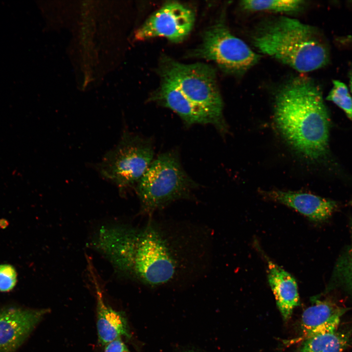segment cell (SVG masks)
<instances>
[{"mask_svg":"<svg viewBox=\"0 0 352 352\" xmlns=\"http://www.w3.org/2000/svg\"><path fill=\"white\" fill-rule=\"evenodd\" d=\"M159 73L161 78L172 82L190 100L226 127L222 98L211 66L203 63L183 64L166 57L161 62Z\"/></svg>","mask_w":352,"mask_h":352,"instance_id":"cell-6","label":"cell"},{"mask_svg":"<svg viewBox=\"0 0 352 352\" xmlns=\"http://www.w3.org/2000/svg\"><path fill=\"white\" fill-rule=\"evenodd\" d=\"M48 312L15 307L0 309V352H15Z\"/></svg>","mask_w":352,"mask_h":352,"instance_id":"cell-9","label":"cell"},{"mask_svg":"<svg viewBox=\"0 0 352 352\" xmlns=\"http://www.w3.org/2000/svg\"><path fill=\"white\" fill-rule=\"evenodd\" d=\"M349 204L352 206V200L349 202Z\"/></svg>","mask_w":352,"mask_h":352,"instance_id":"cell-22","label":"cell"},{"mask_svg":"<svg viewBox=\"0 0 352 352\" xmlns=\"http://www.w3.org/2000/svg\"><path fill=\"white\" fill-rule=\"evenodd\" d=\"M88 270L94 285L96 297V329L99 342L102 345L122 336L129 337L127 320L123 314L108 305L103 294L97 275L90 259L88 258Z\"/></svg>","mask_w":352,"mask_h":352,"instance_id":"cell-11","label":"cell"},{"mask_svg":"<svg viewBox=\"0 0 352 352\" xmlns=\"http://www.w3.org/2000/svg\"><path fill=\"white\" fill-rule=\"evenodd\" d=\"M197 187L177 153H162L154 159L136 185L141 213L150 216L172 202L189 198Z\"/></svg>","mask_w":352,"mask_h":352,"instance_id":"cell-4","label":"cell"},{"mask_svg":"<svg viewBox=\"0 0 352 352\" xmlns=\"http://www.w3.org/2000/svg\"><path fill=\"white\" fill-rule=\"evenodd\" d=\"M351 243L347 250L339 259L335 265L333 278L352 292V223Z\"/></svg>","mask_w":352,"mask_h":352,"instance_id":"cell-16","label":"cell"},{"mask_svg":"<svg viewBox=\"0 0 352 352\" xmlns=\"http://www.w3.org/2000/svg\"><path fill=\"white\" fill-rule=\"evenodd\" d=\"M326 99L335 104L352 120V97L344 83L339 80H333V87Z\"/></svg>","mask_w":352,"mask_h":352,"instance_id":"cell-17","label":"cell"},{"mask_svg":"<svg viewBox=\"0 0 352 352\" xmlns=\"http://www.w3.org/2000/svg\"><path fill=\"white\" fill-rule=\"evenodd\" d=\"M151 99L172 110L188 126L210 124L221 132L226 130V127L220 123L206 110L190 100L174 83L167 79L162 78L160 87Z\"/></svg>","mask_w":352,"mask_h":352,"instance_id":"cell-10","label":"cell"},{"mask_svg":"<svg viewBox=\"0 0 352 352\" xmlns=\"http://www.w3.org/2000/svg\"><path fill=\"white\" fill-rule=\"evenodd\" d=\"M275 119L283 137L303 155L317 159L327 153L330 118L312 80L297 77L281 88L275 98Z\"/></svg>","mask_w":352,"mask_h":352,"instance_id":"cell-2","label":"cell"},{"mask_svg":"<svg viewBox=\"0 0 352 352\" xmlns=\"http://www.w3.org/2000/svg\"><path fill=\"white\" fill-rule=\"evenodd\" d=\"M349 341V336L345 333L338 332L335 340L321 352H342Z\"/></svg>","mask_w":352,"mask_h":352,"instance_id":"cell-19","label":"cell"},{"mask_svg":"<svg viewBox=\"0 0 352 352\" xmlns=\"http://www.w3.org/2000/svg\"><path fill=\"white\" fill-rule=\"evenodd\" d=\"M194 22L195 14L190 8L177 2H169L137 29L135 38L141 41L163 37L172 42L179 43L189 34Z\"/></svg>","mask_w":352,"mask_h":352,"instance_id":"cell-8","label":"cell"},{"mask_svg":"<svg viewBox=\"0 0 352 352\" xmlns=\"http://www.w3.org/2000/svg\"><path fill=\"white\" fill-rule=\"evenodd\" d=\"M267 263V280L274 295L277 305L285 320L290 316L299 304L298 286L293 276L264 255Z\"/></svg>","mask_w":352,"mask_h":352,"instance_id":"cell-13","label":"cell"},{"mask_svg":"<svg viewBox=\"0 0 352 352\" xmlns=\"http://www.w3.org/2000/svg\"><path fill=\"white\" fill-rule=\"evenodd\" d=\"M152 142L125 132L118 144L105 155L98 169L103 177L115 184L121 193L136 186L154 160Z\"/></svg>","mask_w":352,"mask_h":352,"instance_id":"cell-5","label":"cell"},{"mask_svg":"<svg viewBox=\"0 0 352 352\" xmlns=\"http://www.w3.org/2000/svg\"><path fill=\"white\" fill-rule=\"evenodd\" d=\"M176 224L153 220L141 226H101L90 245L119 276L151 286L164 285L192 270L201 246L195 234Z\"/></svg>","mask_w":352,"mask_h":352,"instance_id":"cell-1","label":"cell"},{"mask_svg":"<svg viewBox=\"0 0 352 352\" xmlns=\"http://www.w3.org/2000/svg\"><path fill=\"white\" fill-rule=\"evenodd\" d=\"M17 282V273L14 267L9 264H0V291L12 290Z\"/></svg>","mask_w":352,"mask_h":352,"instance_id":"cell-18","label":"cell"},{"mask_svg":"<svg viewBox=\"0 0 352 352\" xmlns=\"http://www.w3.org/2000/svg\"><path fill=\"white\" fill-rule=\"evenodd\" d=\"M103 352H130V351L121 338H118L106 345Z\"/></svg>","mask_w":352,"mask_h":352,"instance_id":"cell-20","label":"cell"},{"mask_svg":"<svg viewBox=\"0 0 352 352\" xmlns=\"http://www.w3.org/2000/svg\"><path fill=\"white\" fill-rule=\"evenodd\" d=\"M191 55L213 61L223 70L234 74L242 73L260 59L244 42L220 23L204 32L201 44Z\"/></svg>","mask_w":352,"mask_h":352,"instance_id":"cell-7","label":"cell"},{"mask_svg":"<svg viewBox=\"0 0 352 352\" xmlns=\"http://www.w3.org/2000/svg\"><path fill=\"white\" fill-rule=\"evenodd\" d=\"M345 309L329 301H319L307 308L302 316L301 327L306 339L336 331Z\"/></svg>","mask_w":352,"mask_h":352,"instance_id":"cell-14","label":"cell"},{"mask_svg":"<svg viewBox=\"0 0 352 352\" xmlns=\"http://www.w3.org/2000/svg\"><path fill=\"white\" fill-rule=\"evenodd\" d=\"M267 199L292 208L316 222L328 219L337 207L335 201L314 194L278 190L263 192Z\"/></svg>","mask_w":352,"mask_h":352,"instance_id":"cell-12","label":"cell"},{"mask_svg":"<svg viewBox=\"0 0 352 352\" xmlns=\"http://www.w3.org/2000/svg\"><path fill=\"white\" fill-rule=\"evenodd\" d=\"M350 88L352 92V73L350 78Z\"/></svg>","mask_w":352,"mask_h":352,"instance_id":"cell-21","label":"cell"},{"mask_svg":"<svg viewBox=\"0 0 352 352\" xmlns=\"http://www.w3.org/2000/svg\"><path fill=\"white\" fill-rule=\"evenodd\" d=\"M253 40L261 52L301 73L318 69L328 63V50L314 29L296 19L282 17L271 21Z\"/></svg>","mask_w":352,"mask_h":352,"instance_id":"cell-3","label":"cell"},{"mask_svg":"<svg viewBox=\"0 0 352 352\" xmlns=\"http://www.w3.org/2000/svg\"><path fill=\"white\" fill-rule=\"evenodd\" d=\"M243 9L249 11L293 13L301 9L304 1L300 0H249L242 1Z\"/></svg>","mask_w":352,"mask_h":352,"instance_id":"cell-15","label":"cell"}]
</instances>
